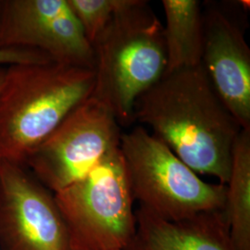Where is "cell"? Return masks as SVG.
Listing matches in <instances>:
<instances>
[{"mask_svg": "<svg viewBox=\"0 0 250 250\" xmlns=\"http://www.w3.org/2000/svg\"><path fill=\"white\" fill-rule=\"evenodd\" d=\"M202 66L217 95L244 130H250V49L241 29L219 9L203 16Z\"/></svg>", "mask_w": 250, "mask_h": 250, "instance_id": "cell-9", "label": "cell"}, {"mask_svg": "<svg viewBox=\"0 0 250 250\" xmlns=\"http://www.w3.org/2000/svg\"><path fill=\"white\" fill-rule=\"evenodd\" d=\"M121 134L111 111L91 96L28 156L24 165L55 194L84 177L118 147Z\"/></svg>", "mask_w": 250, "mask_h": 250, "instance_id": "cell-6", "label": "cell"}, {"mask_svg": "<svg viewBox=\"0 0 250 250\" xmlns=\"http://www.w3.org/2000/svg\"><path fill=\"white\" fill-rule=\"evenodd\" d=\"M1 6H2V1H0V19H1Z\"/></svg>", "mask_w": 250, "mask_h": 250, "instance_id": "cell-16", "label": "cell"}, {"mask_svg": "<svg viewBox=\"0 0 250 250\" xmlns=\"http://www.w3.org/2000/svg\"><path fill=\"white\" fill-rule=\"evenodd\" d=\"M224 212L235 250H250V130L233 143Z\"/></svg>", "mask_w": 250, "mask_h": 250, "instance_id": "cell-12", "label": "cell"}, {"mask_svg": "<svg viewBox=\"0 0 250 250\" xmlns=\"http://www.w3.org/2000/svg\"><path fill=\"white\" fill-rule=\"evenodd\" d=\"M5 72H6V70L0 69V87L2 85V83H3L4 77H5ZM0 164H1V161H0Z\"/></svg>", "mask_w": 250, "mask_h": 250, "instance_id": "cell-15", "label": "cell"}, {"mask_svg": "<svg viewBox=\"0 0 250 250\" xmlns=\"http://www.w3.org/2000/svg\"><path fill=\"white\" fill-rule=\"evenodd\" d=\"M136 231L125 250H235L224 210H207L178 222L139 207Z\"/></svg>", "mask_w": 250, "mask_h": 250, "instance_id": "cell-10", "label": "cell"}, {"mask_svg": "<svg viewBox=\"0 0 250 250\" xmlns=\"http://www.w3.org/2000/svg\"><path fill=\"white\" fill-rule=\"evenodd\" d=\"M166 17L163 39L167 66L165 72L202 64L204 27L197 0H162Z\"/></svg>", "mask_w": 250, "mask_h": 250, "instance_id": "cell-11", "label": "cell"}, {"mask_svg": "<svg viewBox=\"0 0 250 250\" xmlns=\"http://www.w3.org/2000/svg\"><path fill=\"white\" fill-rule=\"evenodd\" d=\"M93 49L92 97L111 111L119 125H130L137 99L166 71L163 25L147 1L124 0Z\"/></svg>", "mask_w": 250, "mask_h": 250, "instance_id": "cell-3", "label": "cell"}, {"mask_svg": "<svg viewBox=\"0 0 250 250\" xmlns=\"http://www.w3.org/2000/svg\"><path fill=\"white\" fill-rule=\"evenodd\" d=\"M124 0H67L91 45L106 30Z\"/></svg>", "mask_w": 250, "mask_h": 250, "instance_id": "cell-13", "label": "cell"}, {"mask_svg": "<svg viewBox=\"0 0 250 250\" xmlns=\"http://www.w3.org/2000/svg\"><path fill=\"white\" fill-rule=\"evenodd\" d=\"M134 119L148 126L191 170L227 185L232 146L243 129L202 64L165 72L137 99Z\"/></svg>", "mask_w": 250, "mask_h": 250, "instance_id": "cell-1", "label": "cell"}, {"mask_svg": "<svg viewBox=\"0 0 250 250\" xmlns=\"http://www.w3.org/2000/svg\"><path fill=\"white\" fill-rule=\"evenodd\" d=\"M0 250H72L54 195L22 165L0 164Z\"/></svg>", "mask_w": 250, "mask_h": 250, "instance_id": "cell-7", "label": "cell"}, {"mask_svg": "<svg viewBox=\"0 0 250 250\" xmlns=\"http://www.w3.org/2000/svg\"><path fill=\"white\" fill-rule=\"evenodd\" d=\"M134 200L163 220L178 222L207 210H224L226 186L208 184L143 127L120 137Z\"/></svg>", "mask_w": 250, "mask_h": 250, "instance_id": "cell-4", "label": "cell"}, {"mask_svg": "<svg viewBox=\"0 0 250 250\" xmlns=\"http://www.w3.org/2000/svg\"><path fill=\"white\" fill-rule=\"evenodd\" d=\"M30 48L94 70L95 53L67 0L2 1L0 48Z\"/></svg>", "mask_w": 250, "mask_h": 250, "instance_id": "cell-8", "label": "cell"}, {"mask_svg": "<svg viewBox=\"0 0 250 250\" xmlns=\"http://www.w3.org/2000/svg\"><path fill=\"white\" fill-rule=\"evenodd\" d=\"M95 71L61 63L10 65L0 87V161L28 156L92 96Z\"/></svg>", "mask_w": 250, "mask_h": 250, "instance_id": "cell-2", "label": "cell"}, {"mask_svg": "<svg viewBox=\"0 0 250 250\" xmlns=\"http://www.w3.org/2000/svg\"><path fill=\"white\" fill-rule=\"evenodd\" d=\"M53 62L46 54L30 48H0V65H16Z\"/></svg>", "mask_w": 250, "mask_h": 250, "instance_id": "cell-14", "label": "cell"}, {"mask_svg": "<svg viewBox=\"0 0 250 250\" xmlns=\"http://www.w3.org/2000/svg\"><path fill=\"white\" fill-rule=\"evenodd\" d=\"M54 198L72 250H125L134 239V197L120 147Z\"/></svg>", "mask_w": 250, "mask_h": 250, "instance_id": "cell-5", "label": "cell"}]
</instances>
